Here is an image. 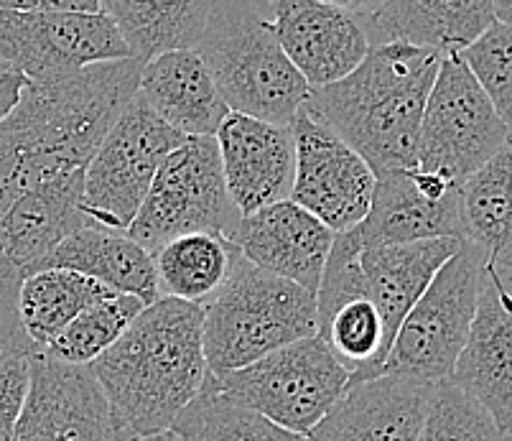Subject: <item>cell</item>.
<instances>
[{"instance_id": "28", "label": "cell", "mask_w": 512, "mask_h": 441, "mask_svg": "<svg viewBox=\"0 0 512 441\" xmlns=\"http://www.w3.org/2000/svg\"><path fill=\"white\" fill-rule=\"evenodd\" d=\"M171 431L179 441H309L265 419L263 413L232 401L204 378L202 391L181 411Z\"/></svg>"}, {"instance_id": "38", "label": "cell", "mask_w": 512, "mask_h": 441, "mask_svg": "<svg viewBox=\"0 0 512 441\" xmlns=\"http://www.w3.org/2000/svg\"><path fill=\"white\" fill-rule=\"evenodd\" d=\"M133 441H179L176 439V434L174 431H161V434H151V436H138V439H133Z\"/></svg>"}, {"instance_id": "21", "label": "cell", "mask_w": 512, "mask_h": 441, "mask_svg": "<svg viewBox=\"0 0 512 441\" xmlns=\"http://www.w3.org/2000/svg\"><path fill=\"white\" fill-rule=\"evenodd\" d=\"M46 268L82 273L115 294L136 296L146 306L161 299L153 255L136 240L128 238V232L110 230V227L90 225L72 232L57 248L49 250L29 273L46 271Z\"/></svg>"}, {"instance_id": "14", "label": "cell", "mask_w": 512, "mask_h": 441, "mask_svg": "<svg viewBox=\"0 0 512 441\" xmlns=\"http://www.w3.org/2000/svg\"><path fill=\"white\" fill-rule=\"evenodd\" d=\"M451 383L490 413L502 434L512 431V266L484 258L477 311Z\"/></svg>"}, {"instance_id": "22", "label": "cell", "mask_w": 512, "mask_h": 441, "mask_svg": "<svg viewBox=\"0 0 512 441\" xmlns=\"http://www.w3.org/2000/svg\"><path fill=\"white\" fill-rule=\"evenodd\" d=\"M495 21L492 0H385L365 29L370 44L406 41L451 54L474 44Z\"/></svg>"}, {"instance_id": "5", "label": "cell", "mask_w": 512, "mask_h": 441, "mask_svg": "<svg viewBox=\"0 0 512 441\" xmlns=\"http://www.w3.org/2000/svg\"><path fill=\"white\" fill-rule=\"evenodd\" d=\"M202 334L209 373L240 370L281 347L316 337V294L237 253L222 289L204 304Z\"/></svg>"}, {"instance_id": "1", "label": "cell", "mask_w": 512, "mask_h": 441, "mask_svg": "<svg viewBox=\"0 0 512 441\" xmlns=\"http://www.w3.org/2000/svg\"><path fill=\"white\" fill-rule=\"evenodd\" d=\"M143 62L120 59L87 67L59 82H31L0 123V268L13 210L67 174H85L97 143L138 92Z\"/></svg>"}, {"instance_id": "4", "label": "cell", "mask_w": 512, "mask_h": 441, "mask_svg": "<svg viewBox=\"0 0 512 441\" xmlns=\"http://www.w3.org/2000/svg\"><path fill=\"white\" fill-rule=\"evenodd\" d=\"M194 49L235 113L291 125L309 100V82L278 44L273 0H217Z\"/></svg>"}, {"instance_id": "35", "label": "cell", "mask_w": 512, "mask_h": 441, "mask_svg": "<svg viewBox=\"0 0 512 441\" xmlns=\"http://www.w3.org/2000/svg\"><path fill=\"white\" fill-rule=\"evenodd\" d=\"M31 80L23 72H18L11 64L0 62V123L8 120V115L21 105L23 92L29 90Z\"/></svg>"}, {"instance_id": "16", "label": "cell", "mask_w": 512, "mask_h": 441, "mask_svg": "<svg viewBox=\"0 0 512 441\" xmlns=\"http://www.w3.org/2000/svg\"><path fill=\"white\" fill-rule=\"evenodd\" d=\"M273 29L311 90L344 80L372 46L360 16L324 0H273Z\"/></svg>"}, {"instance_id": "7", "label": "cell", "mask_w": 512, "mask_h": 441, "mask_svg": "<svg viewBox=\"0 0 512 441\" xmlns=\"http://www.w3.org/2000/svg\"><path fill=\"white\" fill-rule=\"evenodd\" d=\"M207 375L209 383L232 401L301 436H309L349 388V373L319 334L281 347L240 370Z\"/></svg>"}, {"instance_id": "36", "label": "cell", "mask_w": 512, "mask_h": 441, "mask_svg": "<svg viewBox=\"0 0 512 441\" xmlns=\"http://www.w3.org/2000/svg\"><path fill=\"white\" fill-rule=\"evenodd\" d=\"M324 3H332V6L344 8V11L355 13V16H360L362 21H367V18L375 16V13L380 11V6H383L385 0H324Z\"/></svg>"}, {"instance_id": "39", "label": "cell", "mask_w": 512, "mask_h": 441, "mask_svg": "<svg viewBox=\"0 0 512 441\" xmlns=\"http://www.w3.org/2000/svg\"><path fill=\"white\" fill-rule=\"evenodd\" d=\"M502 441H512V431H507V434H502Z\"/></svg>"}, {"instance_id": "32", "label": "cell", "mask_w": 512, "mask_h": 441, "mask_svg": "<svg viewBox=\"0 0 512 441\" xmlns=\"http://www.w3.org/2000/svg\"><path fill=\"white\" fill-rule=\"evenodd\" d=\"M34 355H0V441H13L23 403L29 396Z\"/></svg>"}, {"instance_id": "34", "label": "cell", "mask_w": 512, "mask_h": 441, "mask_svg": "<svg viewBox=\"0 0 512 441\" xmlns=\"http://www.w3.org/2000/svg\"><path fill=\"white\" fill-rule=\"evenodd\" d=\"M0 11L105 13L102 11V0H0Z\"/></svg>"}, {"instance_id": "19", "label": "cell", "mask_w": 512, "mask_h": 441, "mask_svg": "<svg viewBox=\"0 0 512 441\" xmlns=\"http://www.w3.org/2000/svg\"><path fill=\"white\" fill-rule=\"evenodd\" d=\"M138 95L181 136L214 138L230 108L197 49L164 51L143 62Z\"/></svg>"}, {"instance_id": "9", "label": "cell", "mask_w": 512, "mask_h": 441, "mask_svg": "<svg viewBox=\"0 0 512 441\" xmlns=\"http://www.w3.org/2000/svg\"><path fill=\"white\" fill-rule=\"evenodd\" d=\"M507 143L505 123L464 62L462 51L444 54L423 110L416 169L444 176L462 189L464 181Z\"/></svg>"}, {"instance_id": "33", "label": "cell", "mask_w": 512, "mask_h": 441, "mask_svg": "<svg viewBox=\"0 0 512 441\" xmlns=\"http://www.w3.org/2000/svg\"><path fill=\"white\" fill-rule=\"evenodd\" d=\"M18 286L21 276L16 271L0 268V355H36L34 342L23 332L21 317H18Z\"/></svg>"}, {"instance_id": "31", "label": "cell", "mask_w": 512, "mask_h": 441, "mask_svg": "<svg viewBox=\"0 0 512 441\" xmlns=\"http://www.w3.org/2000/svg\"><path fill=\"white\" fill-rule=\"evenodd\" d=\"M462 57L490 97L512 143V26L495 21L462 51Z\"/></svg>"}, {"instance_id": "23", "label": "cell", "mask_w": 512, "mask_h": 441, "mask_svg": "<svg viewBox=\"0 0 512 441\" xmlns=\"http://www.w3.org/2000/svg\"><path fill=\"white\" fill-rule=\"evenodd\" d=\"M462 243L464 238H434L403 245H372L360 250L367 296L375 301L383 317L390 345L408 311L421 299L441 266L462 248Z\"/></svg>"}, {"instance_id": "20", "label": "cell", "mask_w": 512, "mask_h": 441, "mask_svg": "<svg viewBox=\"0 0 512 441\" xmlns=\"http://www.w3.org/2000/svg\"><path fill=\"white\" fill-rule=\"evenodd\" d=\"M357 232L365 248L464 238L462 189L434 199L418 189L411 171L377 176L370 212L357 225Z\"/></svg>"}, {"instance_id": "18", "label": "cell", "mask_w": 512, "mask_h": 441, "mask_svg": "<svg viewBox=\"0 0 512 441\" xmlns=\"http://www.w3.org/2000/svg\"><path fill=\"white\" fill-rule=\"evenodd\" d=\"M439 385L400 375H377L349 385L332 411L309 431V441H418Z\"/></svg>"}, {"instance_id": "25", "label": "cell", "mask_w": 512, "mask_h": 441, "mask_svg": "<svg viewBox=\"0 0 512 441\" xmlns=\"http://www.w3.org/2000/svg\"><path fill=\"white\" fill-rule=\"evenodd\" d=\"M464 240L484 258L512 266V143L462 184Z\"/></svg>"}, {"instance_id": "30", "label": "cell", "mask_w": 512, "mask_h": 441, "mask_svg": "<svg viewBox=\"0 0 512 441\" xmlns=\"http://www.w3.org/2000/svg\"><path fill=\"white\" fill-rule=\"evenodd\" d=\"M418 441H502L492 416L454 383L439 385Z\"/></svg>"}, {"instance_id": "3", "label": "cell", "mask_w": 512, "mask_h": 441, "mask_svg": "<svg viewBox=\"0 0 512 441\" xmlns=\"http://www.w3.org/2000/svg\"><path fill=\"white\" fill-rule=\"evenodd\" d=\"M204 306L158 299L90 365L133 439L169 431L207 378Z\"/></svg>"}, {"instance_id": "27", "label": "cell", "mask_w": 512, "mask_h": 441, "mask_svg": "<svg viewBox=\"0 0 512 441\" xmlns=\"http://www.w3.org/2000/svg\"><path fill=\"white\" fill-rule=\"evenodd\" d=\"M107 294H115V291L82 273L64 271V268L29 273L21 278V286H18V317H21L23 332L41 352L59 332L72 324L79 311Z\"/></svg>"}, {"instance_id": "24", "label": "cell", "mask_w": 512, "mask_h": 441, "mask_svg": "<svg viewBox=\"0 0 512 441\" xmlns=\"http://www.w3.org/2000/svg\"><path fill=\"white\" fill-rule=\"evenodd\" d=\"M217 0H102L138 62L174 49H194Z\"/></svg>"}, {"instance_id": "15", "label": "cell", "mask_w": 512, "mask_h": 441, "mask_svg": "<svg viewBox=\"0 0 512 441\" xmlns=\"http://www.w3.org/2000/svg\"><path fill=\"white\" fill-rule=\"evenodd\" d=\"M214 141L220 148L227 192L242 217L291 197L296 174V141L291 125L230 113Z\"/></svg>"}, {"instance_id": "17", "label": "cell", "mask_w": 512, "mask_h": 441, "mask_svg": "<svg viewBox=\"0 0 512 441\" xmlns=\"http://www.w3.org/2000/svg\"><path fill=\"white\" fill-rule=\"evenodd\" d=\"M334 235L337 232L329 230L319 217L291 199H283L242 217L230 243L253 266L316 294Z\"/></svg>"}, {"instance_id": "37", "label": "cell", "mask_w": 512, "mask_h": 441, "mask_svg": "<svg viewBox=\"0 0 512 441\" xmlns=\"http://www.w3.org/2000/svg\"><path fill=\"white\" fill-rule=\"evenodd\" d=\"M495 6V18L505 26H512V0H492Z\"/></svg>"}, {"instance_id": "6", "label": "cell", "mask_w": 512, "mask_h": 441, "mask_svg": "<svg viewBox=\"0 0 512 441\" xmlns=\"http://www.w3.org/2000/svg\"><path fill=\"white\" fill-rule=\"evenodd\" d=\"M484 253L464 240L398 327L380 375L451 383L477 311Z\"/></svg>"}, {"instance_id": "26", "label": "cell", "mask_w": 512, "mask_h": 441, "mask_svg": "<svg viewBox=\"0 0 512 441\" xmlns=\"http://www.w3.org/2000/svg\"><path fill=\"white\" fill-rule=\"evenodd\" d=\"M151 255L161 299L204 306L230 276L237 250L220 235L194 232L169 240Z\"/></svg>"}, {"instance_id": "29", "label": "cell", "mask_w": 512, "mask_h": 441, "mask_svg": "<svg viewBox=\"0 0 512 441\" xmlns=\"http://www.w3.org/2000/svg\"><path fill=\"white\" fill-rule=\"evenodd\" d=\"M143 309H146V304L136 296H102V299L92 301L87 309L79 311L72 324L64 332H59L41 352L57 362L90 368L102 352L110 350L123 337L125 329L133 324V319Z\"/></svg>"}, {"instance_id": "10", "label": "cell", "mask_w": 512, "mask_h": 441, "mask_svg": "<svg viewBox=\"0 0 512 441\" xmlns=\"http://www.w3.org/2000/svg\"><path fill=\"white\" fill-rule=\"evenodd\" d=\"M186 141L136 97L110 123L85 171L82 210L95 225L128 232L156 171L176 146Z\"/></svg>"}, {"instance_id": "2", "label": "cell", "mask_w": 512, "mask_h": 441, "mask_svg": "<svg viewBox=\"0 0 512 441\" xmlns=\"http://www.w3.org/2000/svg\"><path fill=\"white\" fill-rule=\"evenodd\" d=\"M441 57L406 41L372 44L355 72L311 90L304 108L355 148L375 176L411 171Z\"/></svg>"}, {"instance_id": "8", "label": "cell", "mask_w": 512, "mask_h": 441, "mask_svg": "<svg viewBox=\"0 0 512 441\" xmlns=\"http://www.w3.org/2000/svg\"><path fill=\"white\" fill-rule=\"evenodd\" d=\"M242 215L227 192L220 148L207 136H189L166 156L143 199L128 238L148 253L181 235L209 232L230 240Z\"/></svg>"}, {"instance_id": "12", "label": "cell", "mask_w": 512, "mask_h": 441, "mask_svg": "<svg viewBox=\"0 0 512 441\" xmlns=\"http://www.w3.org/2000/svg\"><path fill=\"white\" fill-rule=\"evenodd\" d=\"M291 131L296 141V174L288 199L334 232L360 225L370 212L377 184L370 164L306 108L296 113Z\"/></svg>"}, {"instance_id": "11", "label": "cell", "mask_w": 512, "mask_h": 441, "mask_svg": "<svg viewBox=\"0 0 512 441\" xmlns=\"http://www.w3.org/2000/svg\"><path fill=\"white\" fill-rule=\"evenodd\" d=\"M130 54L123 34L107 13L0 11V62L31 82H59L87 67Z\"/></svg>"}, {"instance_id": "13", "label": "cell", "mask_w": 512, "mask_h": 441, "mask_svg": "<svg viewBox=\"0 0 512 441\" xmlns=\"http://www.w3.org/2000/svg\"><path fill=\"white\" fill-rule=\"evenodd\" d=\"M13 441H133L85 365L36 352Z\"/></svg>"}]
</instances>
